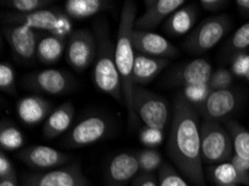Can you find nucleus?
<instances>
[{
  "instance_id": "412c9836",
  "label": "nucleus",
  "mask_w": 249,
  "mask_h": 186,
  "mask_svg": "<svg viewBox=\"0 0 249 186\" xmlns=\"http://www.w3.org/2000/svg\"><path fill=\"white\" fill-rule=\"evenodd\" d=\"M199 15L198 6L195 3L184 5L176 10L164 21L163 29L168 35L172 37L183 36L195 27Z\"/></svg>"
},
{
  "instance_id": "2f4dec72",
  "label": "nucleus",
  "mask_w": 249,
  "mask_h": 186,
  "mask_svg": "<svg viewBox=\"0 0 249 186\" xmlns=\"http://www.w3.org/2000/svg\"><path fill=\"white\" fill-rule=\"evenodd\" d=\"M164 138V132L148 126H143L139 131V139L146 149H154L161 145Z\"/></svg>"
},
{
  "instance_id": "423d86ee",
  "label": "nucleus",
  "mask_w": 249,
  "mask_h": 186,
  "mask_svg": "<svg viewBox=\"0 0 249 186\" xmlns=\"http://www.w3.org/2000/svg\"><path fill=\"white\" fill-rule=\"evenodd\" d=\"M133 106L137 117L144 126L164 132L170 118V111L163 97L141 86H134Z\"/></svg>"
},
{
  "instance_id": "2eb2a0df",
  "label": "nucleus",
  "mask_w": 249,
  "mask_h": 186,
  "mask_svg": "<svg viewBox=\"0 0 249 186\" xmlns=\"http://www.w3.org/2000/svg\"><path fill=\"white\" fill-rule=\"evenodd\" d=\"M213 73V66L208 60L197 58L172 70L168 82L169 84L182 86L183 88L189 86L206 85L209 83Z\"/></svg>"
},
{
  "instance_id": "aec40b11",
  "label": "nucleus",
  "mask_w": 249,
  "mask_h": 186,
  "mask_svg": "<svg viewBox=\"0 0 249 186\" xmlns=\"http://www.w3.org/2000/svg\"><path fill=\"white\" fill-rule=\"evenodd\" d=\"M53 113V104L46 98L27 96L21 98L17 104V114L19 118L27 125H37L47 119Z\"/></svg>"
},
{
  "instance_id": "79ce46f5",
  "label": "nucleus",
  "mask_w": 249,
  "mask_h": 186,
  "mask_svg": "<svg viewBox=\"0 0 249 186\" xmlns=\"http://www.w3.org/2000/svg\"><path fill=\"white\" fill-rule=\"evenodd\" d=\"M236 7L245 17H249V0H237Z\"/></svg>"
},
{
  "instance_id": "a878e982",
  "label": "nucleus",
  "mask_w": 249,
  "mask_h": 186,
  "mask_svg": "<svg viewBox=\"0 0 249 186\" xmlns=\"http://www.w3.org/2000/svg\"><path fill=\"white\" fill-rule=\"evenodd\" d=\"M224 124L231 135L235 154L249 161V131L232 119H226Z\"/></svg>"
},
{
  "instance_id": "5701e85b",
  "label": "nucleus",
  "mask_w": 249,
  "mask_h": 186,
  "mask_svg": "<svg viewBox=\"0 0 249 186\" xmlns=\"http://www.w3.org/2000/svg\"><path fill=\"white\" fill-rule=\"evenodd\" d=\"M210 176L216 186H249V173L235 168L230 162L213 165Z\"/></svg>"
},
{
  "instance_id": "473e14b6",
  "label": "nucleus",
  "mask_w": 249,
  "mask_h": 186,
  "mask_svg": "<svg viewBox=\"0 0 249 186\" xmlns=\"http://www.w3.org/2000/svg\"><path fill=\"white\" fill-rule=\"evenodd\" d=\"M232 82L233 74L231 70L226 69V68H219L211 75L208 85L211 92H213V90L229 89L230 86L232 85Z\"/></svg>"
},
{
  "instance_id": "7c9ffc66",
  "label": "nucleus",
  "mask_w": 249,
  "mask_h": 186,
  "mask_svg": "<svg viewBox=\"0 0 249 186\" xmlns=\"http://www.w3.org/2000/svg\"><path fill=\"white\" fill-rule=\"evenodd\" d=\"M159 186H191L173 166L164 163L159 169Z\"/></svg>"
},
{
  "instance_id": "0eeeda50",
  "label": "nucleus",
  "mask_w": 249,
  "mask_h": 186,
  "mask_svg": "<svg viewBox=\"0 0 249 186\" xmlns=\"http://www.w3.org/2000/svg\"><path fill=\"white\" fill-rule=\"evenodd\" d=\"M20 183L21 186H90L78 162L54 169L26 173Z\"/></svg>"
},
{
  "instance_id": "ddd939ff",
  "label": "nucleus",
  "mask_w": 249,
  "mask_h": 186,
  "mask_svg": "<svg viewBox=\"0 0 249 186\" xmlns=\"http://www.w3.org/2000/svg\"><path fill=\"white\" fill-rule=\"evenodd\" d=\"M17 158L29 168L36 169H54L69 164L71 155L50 146L33 145L17 153Z\"/></svg>"
},
{
  "instance_id": "a211bd4d",
  "label": "nucleus",
  "mask_w": 249,
  "mask_h": 186,
  "mask_svg": "<svg viewBox=\"0 0 249 186\" xmlns=\"http://www.w3.org/2000/svg\"><path fill=\"white\" fill-rule=\"evenodd\" d=\"M140 174L135 154L120 153L111 158L105 169L107 186H126Z\"/></svg>"
},
{
  "instance_id": "ea45409f",
  "label": "nucleus",
  "mask_w": 249,
  "mask_h": 186,
  "mask_svg": "<svg viewBox=\"0 0 249 186\" xmlns=\"http://www.w3.org/2000/svg\"><path fill=\"white\" fill-rule=\"evenodd\" d=\"M229 1H226V0H201L200 1V5L206 11H209V13H217V11H220L225 8V7L228 6Z\"/></svg>"
},
{
  "instance_id": "58836bf2",
  "label": "nucleus",
  "mask_w": 249,
  "mask_h": 186,
  "mask_svg": "<svg viewBox=\"0 0 249 186\" xmlns=\"http://www.w3.org/2000/svg\"><path fill=\"white\" fill-rule=\"evenodd\" d=\"M133 186H159V180H157L153 173H140L134 178Z\"/></svg>"
},
{
  "instance_id": "20e7f679",
  "label": "nucleus",
  "mask_w": 249,
  "mask_h": 186,
  "mask_svg": "<svg viewBox=\"0 0 249 186\" xmlns=\"http://www.w3.org/2000/svg\"><path fill=\"white\" fill-rule=\"evenodd\" d=\"M202 161L210 165L230 162L235 154L229 131L220 121L203 120L200 125Z\"/></svg>"
},
{
  "instance_id": "6ab92c4d",
  "label": "nucleus",
  "mask_w": 249,
  "mask_h": 186,
  "mask_svg": "<svg viewBox=\"0 0 249 186\" xmlns=\"http://www.w3.org/2000/svg\"><path fill=\"white\" fill-rule=\"evenodd\" d=\"M169 65V59L158 58L148 55L135 52L132 81L134 86H144L150 84L165 67Z\"/></svg>"
},
{
  "instance_id": "72a5a7b5",
  "label": "nucleus",
  "mask_w": 249,
  "mask_h": 186,
  "mask_svg": "<svg viewBox=\"0 0 249 186\" xmlns=\"http://www.w3.org/2000/svg\"><path fill=\"white\" fill-rule=\"evenodd\" d=\"M211 93L209 85H199V86H189L184 87L181 94L183 95L184 98L195 106L196 108L202 104L208 97V95Z\"/></svg>"
},
{
  "instance_id": "4468645a",
  "label": "nucleus",
  "mask_w": 249,
  "mask_h": 186,
  "mask_svg": "<svg viewBox=\"0 0 249 186\" xmlns=\"http://www.w3.org/2000/svg\"><path fill=\"white\" fill-rule=\"evenodd\" d=\"M132 43L137 52L158 58H175L179 51L175 45L159 34L133 29Z\"/></svg>"
},
{
  "instance_id": "7ed1b4c3",
  "label": "nucleus",
  "mask_w": 249,
  "mask_h": 186,
  "mask_svg": "<svg viewBox=\"0 0 249 186\" xmlns=\"http://www.w3.org/2000/svg\"><path fill=\"white\" fill-rule=\"evenodd\" d=\"M96 38V57L94 64L93 79L97 89L123 102V90L120 74L115 62V47L111 39L110 29L105 21L99 20L94 25Z\"/></svg>"
},
{
  "instance_id": "b1692460",
  "label": "nucleus",
  "mask_w": 249,
  "mask_h": 186,
  "mask_svg": "<svg viewBox=\"0 0 249 186\" xmlns=\"http://www.w3.org/2000/svg\"><path fill=\"white\" fill-rule=\"evenodd\" d=\"M112 6L107 0H67L64 3V11L70 18L85 19L95 16Z\"/></svg>"
},
{
  "instance_id": "4c0bfd02",
  "label": "nucleus",
  "mask_w": 249,
  "mask_h": 186,
  "mask_svg": "<svg viewBox=\"0 0 249 186\" xmlns=\"http://www.w3.org/2000/svg\"><path fill=\"white\" fill-rule=\"evenodd\" d=\"M17 176L13 164H11L9 157L1 151L0 153V180Z\"/></svg>"
},
{
  "instance_id": "e433bc0d",
  "label": "nucleus",
  "mask_w": 249,
  "mask_h": 186,
  "mask_svg": "<svg viewBox=\"0 0 249 186\" xmlns=\"http://www.w3.org/2000/svg\"><path fill=\"white\" fill-rule=\"evenodd\" d=\"M73 32V24H71V18L65 14V11L64 13L62 11L57 18V20L55 22V26L52 30L51 35L66 39V38H69Z\"/></svg>"
},
{
  "instance_id": "4be33fe9",
  "label": "nucleus",
  "mask_w": 249,
  "mask_h": 186,
  "mask_svg": "<svg viewBox=\"0 0 249 186\" xmlns=\"http://www.w3.org/2000/svg\"><path fill=\"white\" fill-rule=\"evenodd\" d=\"M75 116V107L71 101H65L55 108L48 116L43 127L45 138L53 139L71 130V121Z\"/></svg>"
},
{
  "instance_id": "dca6fc26",
  "label": "nucleus",
  "mask_w": 249,
  "mask_h": 186,
  "mask_svg": "<svg viewBox=\"0 0 249 186\" xmlns=\"http://www.w3.org/2000/svg\"><path fill=\"white\" fill-rule=\"evenodd\" d=\"M186 3L184 0H146L144 14L137 18L134 22V29L144 30V32L156 29L176 10Z\"/></svg>"
},
{
  "instance_id": "f8f14e48",
  "label": "nucleus",
  "mask_w": 249,
  "mask_h": 186,
  "mask_svg": "<svg viewBox=\"0 0 249 186\" xmlns=\"http://www.w3.org/2000/svg\"><path fill=\"white\" fill-rule=\"evenodd\" d=\"M240 102V94L233 89H222L211 92L206 101L198 106L197 111L203 120L225 121L236 111Z\"/></svg>"
},
{
  "instance_id": "f03ea898",
  "label": "nucleus",
  "mask_w": 249,
  "mask_h": 186,
  "mask_svg": "<svg viewBox=\"0 0 249 186\" xmlns=\"http://www.w3.org/2000/svg\"><path fill=\"white\" fill-rule=\"evenodd\" d=\"M138 7L137 3L131 0L124 2L120 16V25L115 44V62L118 66L121 83H122L124 106L127 111L129 126H137L139 118L134 112L133 106V73L135 49L132 43V33L134 29V22L137 20Z\"/></svg>"
},
{
  "instance_id": "c756f323",
  "label": "nucleus",
  "mask_w": 249,
  "mask_h": 186,
  "mask_svg": "<svg viewBox=\"0 0 249 186\" xmlns=\"http://www.w3.org/2000/svg\"><path fill=\"white\" fill-rule=\"evenodd\" d=\"M1 3L15 13L28 14L46 9L52 5L53 1L51 0H7V1H1Z\"/></svg>"
},
{
  "instance_id": "9b49d317",
  "label": "nucleus",
  "mask_w": 249,
  "mask_h": 186,
  "mask_svg": "<svg viewBox=\"0 0 249 186\" xmlns=\"http://www.w3.org/2000/svg\"><path fill=\"white\" fill-rule=\"evenodd\" d=\"M2 33L14 56L20 63L28 64L35 59L37 46L41 39L38 30L25 26H5Z\"/></svg>"
},
{
  "instance_id": "a19ab883",
  "label": "nucleus",
  "mask_w": 249,
  "mask_h": 186,
  "mask_svg": "<svg viewBox=\"0 0 249 186\" xmlns=\"http://www.w3.org/2000/svg\"><path fill=\"white\" fill-rule=\"evenodd\" d=\"M230 163H231L235 168H237L240 170H243V172L249 173V161H247V159H245L243 157L238 156V155L233 154V156L231 157V159H230Z\"/></svg>"
},
{
  "instance_id": "f3484780",
  "label": "nucleus",
  "mask_w": 249,
  "mask_h": 186,
  "mask_svg": "<svg viewBox=\"0 0 249 186\" xmlns=\"http://www.w3.org/2000/svg\"><path fill=\"white\" fill-rule=\"evenodd\" d=\"M60 13L62 10L58 8H46L28 14H18L11 11V13H3L1 15V20L7 26H25L38 32L44 30L52 33Z\"/></svg>"
},
{
  "instance_id": "9d476101",
  "label": "nucleus",
  "mask_w": 249,
  "mask_h": 186,
  "mask_svg": "<svg viewBox=\"0 0 249 186\" xmlns=\"http://www.w3.org/2000/svg\"><path fill=\"white\" fill-rule=\"evenodd\" d=\"M22 83L30 90L48 95L66 94L75 86L74 78L69 73L54 68L28 74Z\"/></svg>"
},
{
  "instance_id": "37998d69",
  "label": "nucleus",
  "mask_w": 249,
  "mask_h": 186,
  "mask_svg": "<svg viewBox=\"0 0 249 186\" xmlns=\"http://www.w3.org/2000/svg\"><path fill=\"white\" fill-rule=\"evenodd\" d=\"M0 186H19L18 185L17 176L5 178V180H0Z\"/></svg>"
},
{
  "instance_id": "c85d7f7f",
  "label": "nucleus",
  "mask_w": 249,
  "mask_h": 186,
  "mask_svg": "<svg viewBox=\"0 0 249 186\" xmlns=\"http://www.w3.org/2000/svg\"><path fill=\"white\" fill-rule=\"evenodd\" d=\"M249 48V21L233 33L226 44L225 51L229 55L235 56L240 52H246Z\"/></svg>"
},
{
  "instance_id": "bb28decb",
  "label": "nucleus",
  "mask_w": 249,
  "mask_h": 186,
  "mask_svg": "<svg viewBox=\"0 0 249 186\" xmlns=\"http://www.w3.org/2000/svg\"><path fill=\"white\" fill-rule=\"evenodd\" d=\"M24 145V136L16 125L11 121L2 120L0 125V146L2 151L14 152Z\"/></svg>"
},
{
  "instance_id": "6e6552de",
  "label": "nucleus",
  "mask_w": 249,
  "mask_h": 186,
  "mask_svg": "<svg viewBox=\"0 0 249 186\" xmlns=\"http://www.w3.org/2000/svg\"><path fill=\"white\" fill-rule=\"evenodd\" d=\"M110 131V123L103 116L90 115L71 127L62 144L67 149H80L104 138Z\"/></svg>"
},
{
  "instance_id": "f257e3e1",
  "label": "nucleus",
  "mask_w": 249,
  "mask_h": 186,
  "mask_svg": "<svg viewBox=\"0 0 249 186\" xmlns=\"http://www.w3.org/2000/svg\"><path fill=\"white\" fill-rule=\"evenodd\" d=\"M200 115L182 94L173 104L167 152L179 173L195 186H206L200 140Z\"/></svg>"
},
{
  "instance_id": "f704fd0d",
  "label": "nucleus",
  "mask_w": 249,
  "mask_h": 186,
  "mask_svg": "<svg viewBox=\"0 0 249 186\" xmlns=\"http://www.w3.org/2000/svg\"><path fill=\"white\" fill-rule=\"evenodd\" d=\"M230 70L233 76H238L249 82V52H240L233 56Z\"/></svg>"
},
{
  "instance_id": "393cba45",
  "label": "nucleus",
  "mask_w": 249,
  "mask_h": 186,
  "mask_svg": "<svg viewBox=\"0 0 249 186\" xmlns=\"http://www.w3.org/2000/svg\"><path fill=\"white\" fill-rule=\"evenodd\" d=\"M66 39L54 35L41 38L37 46V59L44 65H52L62 58L66 49Z\"/></svg>"
},
{
  "instance_id": "1a4fd4ad",
  "label": "nucleus",
  "mask_w": 249,
  "mask_h": 186,
  "mask_svg": "<svg viewBox=\"0 0 249 186\" xmlns=\"http://www.w3.org/2000/svg\"><path fill=\"white\" fill-rule=\"evenodd\" d=\"M96 57V38L88 29H76L67 38L66 62L76 71H84Z\"/></svg>"
},
{
  "instance_id": "cd10ccee",
  "label": "nucleus",
  "mask_w": 249,
  "mask_h": 186,
  "mask_svg": "<svg viewBox=\"0 0 249 186\" xmlns=\"http://www.w3.org/2000/svg\"><path fill=\"white\" fill-rule=\"evenodd\" d=\"M135 156H137L139 163L140 173H154L156 170L160 169L161 166L164 164L161 153L154 149L139 151L138 153H135Z\"/></svg>"
},
{
  "instance_id": "39448f33",
  "label": "nucleus",
  "mask_w": 249,
  "mask_h": 186,
  "mask_svg": "<svg viewBox=\"0 0 249 186\" xmlns=\"http://www.w3.org/2000/svg\"><path fill=\"white\" fill-rule=\"evenodd\" d=\"M232 21L228 15L209 17L187 36L183 47L190 54L199 55L210 51L229 33Z\"/></svg>"
},
{
  "instance_id": "c9c22d12",
  "label": "nucleus",
  "mask_w": 249,
  "mask_h": 186,
  "mask_svg": "<svg viewBox=\"0 0 249 186\" xmlns=\"http://www.w3.org/2000/svg\"><path fill=\"white\" fill-rule=\"evenodd\" d=\"M0 89L8 94L15 92V70L9 64L0 65Z\"/></svg>"
}]
</instances>
